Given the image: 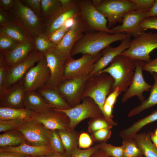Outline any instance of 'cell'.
I'll use <instances>...</instances> for the list:
<instances>
[{
  "label": "cell",
  "instance_id": "6da1fadb",
  "mask_svg": "<svg viewBox=\"0 0 157 157\" xmlns=\"http://www.w3.org/2000/svg\"><path fill=\"white\" fill-rule=\"evenodd\" d=\"M132 36L126 33L110 34L100 31H88L82 35L73 46L71 56L79 53L93 55L116 41H122Z\"/></svg>",
  "mask_w": 157,
  "mask_h": 157
},
{
  "label": "cell",
  "instance_id": "7a4b0ae2",
  "mask_svg": "<svg viewBox=\"0 0 157 157\" xmlns=\"http://www.w3.org/2000/svg\"><path fill=\"white\" fill-rule=\"evenodd\" d=\"M135 68V60L120 54L113 60L108 67L99 73H106L110 75L114 80L110 93L118 88L120 94L125 92L131 85Z\"/></svg>",
  "mask_w": 157,
  "mask_h": 157
},
{
  "label": "cell",
  "instance_id": "3957f363",
  "mask_svg": "<svg viewBox=\"0 0 157 157\" xmlns=\"http://www.w3.org/2000/svg\"><path fill=\"white\" fill-rule=\"evenodd\" d=\"M8 13L14 23L19 26L33 41L35 36L43 32V20L21 1L15 0L13 8Z\"/></svg>",
  "mask_w": 157,
  "mask_h": 157
},
{
  "label": "cell",
  "instance_id": "277c9868",
  "mask_svg": "<svg viewBox=\"0 0 157 157\" xmlns=\"http://www.w3.org/2000/svg\"><path fill=\"white\" fill-rule=\"evenodd\" d=\"M114 82L113 78L106 73H97L87 79L82 97H90L99 106L103 114V106Z\"/></svg>",
  "mask_w": 157,
  "mask_h": 157
},
{
  "label": "cell",
  "instance_id": "5b68a950",
  "mask_svg": "<svg viewBox=\"0 0 157 157\" xmlns=\"http://www.w3.org/2000/svg\"><path fill=\"white\" fill-rule=\"evenodd\" d=\"M93 5L107 19L109 29L118 23H122L125 14L137 10L135 4L131 0H94Z\"/></svg>",
  "mask_w": 157,
  "mask_h": 157
},
{
  "label": "cell",
  "instance_id": "8992f818",
  "mask_svg": "<svg viewBox=\"0 0 157 157\" xmlns=\"http://www.w3.org/2000/svg\"><path fill=\"white\" fill-rule=\"evenodd\" d=\"M157 49V32L142 31L131 40L128 49L120 54L134 60L149 63L150 53Z\"/></svg>",
  "mask_w": 157,
  "mask_h": 157
},
{
  "label": "cell",
  "instance_id": "52a82bcc",
  "mask_svg": "<svg viewBox=\"0 0 157 157\" xmlns=\"http://www.w3.org/2000/svg\"><path fill=\"white\" fill-rule=\"evenodd\" d=\"M82 100V103L68 109H54L64 113L69 117V128L71 130H74L78 123L86 119L104 117L101 110L92 99L87 97Z\"/></svg>",
  "mask_w": 157,
  "mask_h": 157
},
{
  "label": "cell",
  "instance_id": "ba28073f",
  "mask_svg": "<svg viewBox=\"0 0 157 157\" xmlns=\"http://www.w3.org/2000/svg\"><path fill=\"white\" fill-rule=\"evenodd\" d=\"M50 72V77L42 89H57L64 80V68L68 58L56 49L55 47L43 53Z\"/></svg>",
  "mask_w": 157,
  "mask_h": 157
},
{
  "label": "cell",
  "instance_id": "9c48e42d",
  "mask_svg": "<svg viewBox=\"0 0 157 157\" xmlns=\"http://www.w3.org/2000/svg\"><path fill=\"white\" fill-rule=\"evenodd\" d=\"M80 16L86 24L88 31H100L113 34L107 25L108 20L94 6L92 0H78Z\"/></svg>",
  "mask_w": 157,
  "mask_h": 157
},
{
  "label": "cell",
  "instance_id": "30bf717a",
  "mask_svg": "<svg viewBox=\"0 0 157 157\" xmlns=\"http://www.w3.org/2000/svg\"><path fill=\"white\" fill-rule=\"evenodd\" d=\"M102 56L101 52L96 55L83 54L81 57L74 59L68 58L65 63L64 79L79 77L90 74L94 64Z\"/></svg>",
  "mask_w": 157,
  "mask_h": 157
},
{
  "label": "cell",
  "instance_id": "8fae6325",
  "mask_svg": "<svg viewBox=\"0 0 157 157\" xmlns=\"http://www.w3.org/2000/svg\"><path fill=\"white\" fill-rule=\"evenodd\" d=\"M49 69L43 55L37 65L31 68L23 77L26 92L37 91L41 89L49 81Z\"/></svg>",
  "mask_w": 157,
  "mask_h": 157
},
{
  "label": "cell",
  "instance_id": "7c38bea8",
  "mask_svg": "<svg viewBox=\"0 0 157 157\" xmlns=\"http://www.w3.org/2000/svg\"><path fill=\"white\" fill-rule=\"evenodd\" d=\"M89 76L88 74L65 79L58 86L57 89L71 108L80 103L85 85Z\"/></svg>",
  "mask_w": 157,
  "mask_h": 157
},
{
  "label": "cell",
  "instance_id": "4fadbf2b",
  "mask_svg": "<svg viewBox=\"0 0 157 157\" xmlns=\"http://www.w3.org/2000/svg\"><path fill=\"white\" fill-rule=\"evenodd\" d=\"M15 129L23 134L26 142L30 145L42 146L49 144V130L33 118L24 121Z\"/></svg>",
  "mask_w": 157,
  "mask_h": 157
},
{
  "label": "cell",
  "instance_id": "5bb4252c",
  "mask_svg": "<svg viewBox=\"0 0 157 157\" xmlns=\"http://www.w3.org/2000/svg\"><path fill=\"white\" fill-rule=\"evenodd\" d=\"M43 55V53L34 50L23 61L10 67L3 84L2 91L0 94L22 79L35 63L40 60Z\"/></svg>",
  "mask_w": 157,
  "mask_h": 157
},
{
  "label": "cell",
  "instance_id": "9a60e30c",
  "mask_svg": "<svg viewBox=\"0 0 157 157\" xmlns=\"http://www.w3.org/2000/svg\"><path fill=\"white\" fill-rule=\"evenodd\" d=\"M78 0H73L66 7H62L44 23L43 32L47 35L55 31L62 26L68 19L80 15Z\"/></svg>",
  "mask_w": 157,
  "mask_h": 157
},
{
  "label": "cell",
  "instance_id": "2e32d148",
  "mask_svg": "<svg viewBox=\"0 0 157 157\" xmlns=\"http://www.w3.org/2000/svg\"><path fill=\"white\" fill-rule=\"evenodd\" d=\"M88 31L86 25L82 18L80 15L76 17L74 24L56 48L67 57L72 56L71 52L73 46Z\"/></svg>",
  "mask_w": 157,
  "mask_h": 157
},
{
  "label": "cell",
  "instance_id": "e0dca14e",
  "mask_svg": "<svg viewBox=\"0 0 157 157\" xmlns=\"http://www.w3.org/2000/svg\"><path fill=\"white\" fill-rule=\"evenodd\" d=\"M135 61L136 68L134 76L131 85L122 96V101L123 103L134 96H137L141 102H143L145 100L143 92L150 90L152 86L145 81L143 77V68L146 62L138 60Z\"/></svg>",
  "mask_w": 157,
  "mask_h": 157
},
{
  "label": "cell",
  "instance_id": "ac0fdd59",
  "mask_svg": "<svg viewBox=\"0 0 157 157\" xmlns=\"http://www.w3.org/2000/svg\"><path fill=\"white\" fill-rule=\"evenodd\" d=\"M149 11L137 10L131 11L123 17L121 24L113 27L110 29L113 34L126 33L134 37L143 31L139 24L144 18Z\"/></svg>",
  "mask_w": 157,
  "mask_h": 157
},
{
  "label": "cell",
  "instance_id": "d6986e66",
  "mask_svg": "<svg viewBox=\"0 0 157 157\" xmlns=\"http://www.w3.org/2000/svg\"><path fill=\"white\" fill-rule=\"evenodd\" d=\"M32 118L48 130H70L69 117L64 113L54 109L41 113H35Z\"/></svg>",
  "mask_w": 157,
  "mask_h": 157
},
{
  "label": "cell",
  "instance_id": "ffe728a7",
  "mask_svg": "<svg viewBox=\"0 0 157 157\" xmlns=\"http://www.w3.org/2000/svg\"><path fill=\"white\" fill-rule=\"evenodd\" d=\"M25 92L23 78L0 94V107L24 108Z\"/></svg>",
  "mask_w": 157,
  "mask_h": 157
},
{
  "label": "cell",
  "instance_id": "44dd1931",
  "mask_svg": "<svg viewBox=\"0 0 157 157\" xmlns=\"http://www.w3.org/2000/svg\"><path fill=\"white\" fill-rule=\"evenodd\" d=\"M0 151L8 152L27 157H38L58 154L52 149L49 144L35 146L30 145L26 142L16 146L0 148Z\"/></svg>",
  "mask_w": 157,
  "mask_h": 157
},
{
  "label": "cell",
  "instance_id": "7402d4cb",
  "mask_svg": "<svg viewBox=\"0 0 157 157\" xmlns=\"http://www.w3.org/2000/svg\"><path fill=\"white\" fill-rule=\"evenodd\" d=\"M130 38L128 37L122 40L117 47H113L109 45L102 50V56L94 64L90 76L97 73L106 68L117 56L128 49L131 40Z\"/></svg>",
  "mask_w": 157,
  "mask_h": 157
},
{
  "label": "cell",
  "instance_id": "603a6c76",
  "mask_svg": "<svg viewBox=\"0 0 157 157\" xmlns=\"http://www.w3.org/2000/svg\"><path fill=\"white\" fill-rule=\"evenodd\" d=\"M32 42H21L10 51L3 53L6 62L9 67L23 61L32 51L35 50Z\"/></svg>",
  "mask_w": 157,
  "mask_h": 157
},
{
  "label": "cell",
  "instance_id": "cb8c5ba5",
  "mask_svg": "<svg viewBox=\"0 0 157 157\" xmlns=\"http://www.w3.org/2000/svg\"><path fill=\"white\" fill-rule=\"evenodd\" d=\"M37 91L52 109L63 110L71 108L57 89L41 88Z\"/></svg>",
  "mask_w": 157,
  "mask_h": 157
},
{
  "label": "cell",
  "instance_id": "d4e9b609",
  "mask_svg": "<svg viewBox=\"0 0 157 157\" xmlns=\"http://www.w3.org/2000/svg\"><path fill=\"white\" fill-rule=\"evenodd\" d=\"M24 104L25 108L36 113L44 112L52 109L37 91L25 92Z\"/></svg>",
  "mask_w": 157,
  "mask_h": 157
},
{
  "label": "cell",
  "instance_id": "484cf974",
  "mask_svg": "<svg viewBox=\"0 0 157 157\" xmlns=\"http://www.w3.org/2000/svg\"><path fill=\"white\" fill-rule=\"evenodd\" d=\"M157 120V109L149 115L135 122L130 126L122 130L119 135L123 140L133 139L144 126Z\"/></svg>",
  "mask_w": 157,
  "mask_h": 157
},
{
  "label": "cell",
  "instance_id": "4316f807",
  "mask_svg": "<svg viewBox=\"0 0 157 157\" xmlns=\"http://www.w3.org/2000/svg\"><path fill=\"white\" fill-rule=\"evenodd\" d=\"M35 113L25 108L0 107V120L17 119L25 121L32 119Z\"/></svg>",
  "mask_w": 157,
  "mask_h": 157
},
{
  "label": "cell",
  "instance_id": "83f0119b",
  "mask_svg": "<svg viewBox=\"0 0 157 157\" xmlns=\"http://www.w3.org/2000/svg\"><path fill=\"white\" fill-rule=\"evenodd\" d=\"M64 147L65 155L72 156L78 144L79 135L77 131L67 130H56Z\"/></svg>",
  "mask_w": 157,
  "mask_h": 157
},
{
  "label": "cell",
  "instance_id": "f1b7e54d",
  "mask_svg": "<svg viewBox=\"0 0 157 157\" xmlns=\"http://www.w3.org/2000/svg\"><path fill=\"white\" fill-rule=\"evenodd\" d=\"M0 36L9 37L20 43L33 41L19 26L14 23L0 25Z\"/></svg>",
  "mask_w": 157,
  "mask_h": 157
},
{
  "label": "cell",
  "instance_id": "f546056e",
  "mask_svg": "<svg viewBox=\"0 0 157 157\" xmlns=\"http://www.w3.org/2000/svg\"><path fill=\"white\" fill-rule=\"evenodd\" d=\"M151 74L154 81L150 89L149 97L140 105L131 110L128 114L129 117L137 115L144 110L157 105V73H153Z\"/></svg>",
  "mask_w": 157,
  "mask_h": 157
},
{
  "label": "cell",
  "instance_id": "4dcf8cb0",
  "mask_svg": "<svg viewBox=\"0 0 157 157\" xmlns=\"http://www.w3.org/2000/svg\"><path fill=\"white\" fill-rule=\"evenodd\" d=\"M133 139L140 147L145 157H157V148L151 141L149 132L137 133Z\"/></svg>",
  "mask_w": 157,
  "mask_h": 157
},
{
  "label": "cell",
  "instance_id": "1f68e13d",
  "mask_svg": "<svg viewBox=\"0 0 157 157\" xmlns=\"http://www.w3.org/2000/svg\"><path fill=\"white\" fill-rule=\"evenodd\" d=\"M25 142H26L23 134L15 129L4 132L0 135V148L16 146Z\"/></svg>",
  "mask_w": 157,
  "mask_h": 157
},
{
  "label": "cell",
  "instance_id": "d6a6232c",
  "mask_svg": "<svg viewBox=\"0 0 157 157\" xmlns=\"http://www.w3.org/2000/svg\"><path fill=\"white\" fill-rule=\"evenodd\" d=\"M124 157H138L143 155L141 149L135 140L123 139Z\"/></svg>",
  "mask_w": 157,
  "mask_h": 157
},
{
  "label": "cell",
  "instance_id": "836d02e7",
  "mask_svg": "<svg viewBox=\"0 0 157 157\" xmlns=\"http://www.w3.org/2000/svg\"><path fill=\"white\" fill-rule=\"evenodd\" d=\"M59 0H41V16L49 18L61 7Z\"/></svg>",
  "mask_w": 157,
  "mask_h": 157
},
{
  "label": "cell",
  "instance_id": "e575fe53",
  "mask_svg": "<svg viewBox=\"0 0 157 157\" xmlns=\"http://www.w3.org/2000/svg\"><path fill=\"white\" fill-rule=\"evenodd\" d=\"M34 39L35 50L42 53L56 46L49 40L44 32L36 35Z\"/></svg>",
  "mask_w": 157,
  "mask_h": 157
},
{
  "label": "cell",
  "instance_id": "d590c367",
  "mask_svg": "<svg viewBox=\"0 0 157 157\" xmlns=\"http://www.w3.org/2000/svg\"><path fill=\"white\" fill-rule=\"evenodd\" d=\"M49 145L56 153L65 155V150L62 142L56 130H50L49 131Z\"/></svg>",
  "mask_w": 157,
  "mask_h": 157
},
{
  "label": "cell",
  "instance_id": "8d00e7d4",
  "mask_svg": "<svg viewBox=\"0 0 157 157\" xmlns=\"http://www.w3.org/2000/svg\"><path fill=\"white\" fill-rule=\"evenodd\" d=\"M114 126L104 117L91 118L88 122V131L91 133L102 129H111Z\"/></svg>",
  "mask_w": 157,
  "mask_h": 157
},
{
  "label": "cell",
  "instance_id": "74e56055",
  "mask_svg": "<svg viewBox=\"0 0 157 157\" xmlns=\"http://www.w3.org/2000/svg\"><path fill=\"white\" fill-rule=\"evenodd\" d=\"M99 145L101 149L112 157H124L122 145L117 147L106 143H99Z\"/></svg>",
  "mask_w": 157,
  "mask_h": 157
},
{
  "label": "cell",
  "instance_id": "f35d334b",
  "mask_svg": "<svg viewBox=\"0 0 157 157\" xmlns=\"http://www.w3.org/2000/svg\"><path fill=\"white\" fill-rule=\"evenodd\" d=\"M20 43L9 37L0 36V49L1 52L6 53L12 51Z\"/></svg>",
  "mask_w": 157,
  "mask_h": 157
},
{
  "label": "cell",
  "instance_id": "ab89813d",
  "mask_svg": "<svg viewBox=\"0 0 157 157\" xmlns=\"http://www.w3.org/2000/svg\"><path fill=\"white\" fill-rule=\"evenodd\" d=\"M110 129H102L91 133L92 138L94 141L99 143H106L110 138L111 134Z\"/></svg>",
  "mask_w": 157,
  "mask_h": 157
},
{
  "label": "cell",
  "instance_id": "60d3db41",
  "mask_svg": "<svg viewBox=\"0 0 157 157\" xmlns=\"http://www.w3.org/2000/svg\"><path fill=\"white\" fill-rule=\"evenodd\" d=\"M69 29L63 26L47 36L49 40L57 45L62 40Z\"/></svg>",
  "mask_w": 157,
  "mask_h": 157
},
{
  "label": "cell",
  "instance_id": "b9f144b4",
  "mask_svg": "<svg viewBox=\"0 0 157 157\" xmlns=\"http://www.w3.org/2000/svg\"><path fill=\"white\" fill-rule=\"evenodd\" d=\"M9 67L6 62L4 53L1 52L0 56V93L2 91L3 84Z\"/></svg>",
  "mask_w": 157,
  "mask_h": 157
},
{
  "label": "cell",
  "instance_id": "7bdbcfd3",
  "mask_svg": "<svg viewBox=\"0 0 157 157\" xmlns=\"http://www.w3.org/2000/svg\"><path fill=\"white\" fill-rule=\"evenodd\" d=\"M24 121L17 119L0 120V132H4L15 129L20 126Z\"/></svg>",
  "mask_w": 157,
  "mask_h": 157
},
{
  "label": "cell",
  "instance_id": "ee69618b",
  "mask_svg": "<svg viewBox=\"0 0 157 157\" xmlns=\"http://www.w3.org/2000/svg\"><path fill=\"white\" fill-rule=\"evenodd\" d=\"M139 26L144 31L148 29L157 30V16L144 18L141 22Z\"/></svg>",
  "mask_w": 157,
  "mask_h": 157
},
{
  "label": "cell",
  "instance_id": "f6af8a7d",
  "mask_svg": "<svg viewBox=\"0 0 157 157\" xmlns=\"http://www.w3.org/2000/svg\"><path fill=\"white\" fill-rule=\"evenodd\" d=\"M99 144L85 149L76 148L72 154L71 157H89L96 150L99 149Z\"/></svg>",
  "mask_w": 157,
  "mask_h": 157
},
{
  "label": "cell",
  "instance_id": "bcb514c9",
  "mask_svg": "<svg viewBox=\"0 0 157 157\" xmlns=\"http://www.w3.org/2000/svg\"><path fill=\"white\" fill-rule=\"evenodd\" d=\"M21 1L31 9L38 16L41 18V0H25Z\"/></svg>",
  "mask_w": 157,
  "mask_h": 157
},
{
  "label": "cell",
  "instance_id": "7dc6e473",
  "mask_svg": "<svg viewBox=\"0 0 157 157\" xmlns=\"http://www.w3.org/2000/svg\"><path fill=\"white\" fill-rule=\"evenodd\" d=\"M92 143V139L88 133L83 132L79 135L78 144L79 148H89Z\"/></svg>",
  "mask_w": 157,
  "mask_h": 157
},
{
  "label": "cell",
  "instance_id": "c3c4849f",
  "mask_svg": "<svg viewBox=\"0 0 157 157\" xmlns=\"http://www.w3.org/2000/svg\"><path fill=\"white\" fill-rule=\"evenodd\" d=\"M131 0L135 4L137 10L148 11L151 8L155 1V0Z\"/></svg>",
  "mask_w": 157,
  "mask_h": 157
},
{
  "label": "cell",
  "instance_id": "681fc988",
  "mask_svg": "<svg viewBox=\"0 0 157 157\" xmlns=\"http://www.w3.org/2000/svg\"><path fill=\"white\" fill-rule=\"evenodd\" d=\"M119 94V88H117L108 95L106 99L105 103L113 108L117 98Z\"/></svg>",
  "mask_w": 157,
  "mask_h": 157
},
{
  "label": "cell",
  "instance_id": "f907efd6",
  "mask_svg": "<svg viewBox=\"0 0 157 157\" xmlns=\"http://www.w3.org/2000/svg\"><path fill=\"white\" fill-rule=\"evenodd\" d=\"M14 23L9 13L2 8H0V24L3 25Z\"/></svg>",
  "mask_w": 157,
  "mask_h": 157
},
{
  "label": "cell",
  "instance_id": "816d5d0a",
  "mask_svg": "<svg viewBox=\"0 0 157 157\" xmlns=\"http://www.w3.org/2000/svg\"><path fill=\"white\" fill-rule=\"evenodd\" d=\"M143 70L149 72L151 74L153 73H157V57L149 63H146Z\"/></svg>",
  "mask_w": 157,
  "mask_h": 157
},
{
  "label": "cell",
  "instance_id": "f5cc1de1",
  "mask_svg": "<svg viewBox=\"0 0 157 157\" xmlns=\"http://www.w3.org/2000/svg\"><path fill=\"white\" fill-rule=\"evenodd\" d=\"M15 3L14 0H0V8L6 12H9L13 8Z\"/></svg>",
  "mask_w": 157,
  "mask_h": 157
},
{
  "label": "cell",
  "instance_id": "db71d44e",
  "mask_svg": "<svg viewBox=\"0 0 157 157\" xmlns=\"http://www.w3.org/2000/svg\"><path fill=\"white\" fill-rule=\"evenodd\" d=\"M89 157H112L100 148L96 150Z\"/></svg>",
  "mask_w": 157,
  "mask_h": 157
},
{
  "label": "cell",
  "instance_id": "11a10c76",
  "mask_svg": "<svg viewBox=\"0 0 157 157\" xmlns=\"http://www.w3.org/2000/svg\"><path fill=\"white\" fill-rule=\"evenodd\" d=\"M155 16H157V0H155L153 6L147 13L146 17Z\"/></svg>",
  "mask_w": 157,
  "mask_h": 157
},
{
  "label": "cell",
  "instance_id": "9f6ffc18",
  "mask_svg": "<svg viewBox=\"0 0 157 157\" xmlns=\"http://www.w3.org/2000/svg\"><path fill=\"white\" fill-rule=\"evenodd\" d=\"M75 17H71L67 19L64 23L63 26L69 29L74 24L75 22Z\"/></svg>",
  "mask_w": 157,
  "mask_h": 157
},
{
  "label": "cell",
  "instance_id": "6f0895ef",
  "mask_svg": "<svg viewBox=\"0 0 157 157\" xmlns=\"http://www.w3.org/2000/svg\"><path fill=\"white\" fill-rule=\"evenodd\" d=\"M0 157H27L6 151H0Z\"/></svg>",
  "mask_w": 157,
  "mask_h": 157
},
{
  "label": "cell",
  "instance_id": "680465c9",
  "mask_svg": "<svg viewBox=\"0 0 157 157\" xmlns=\"http://www.w3.org/2000/svg\"><path fill=\"white\" fill-rule=\"evenodd\" d=\"M149 132L151 141L154 145L157 148V136L155 135L153 132Z\"/></svg>",
  "mask_w": 157,
  "mask_h": 157
},
{
  "label": "cell",
  "instance_id": "91938a15",
  "mask_svg": "<svg viewBox=\"0 0 157 157\" xmlns=\"http://www.w3.org/2000/svg\"><path fill=\"white\" fill-rule=\"evenodd\" d=\"M62 7H66L70 5L73 0H59Z\"/></svg>",
  "mask_w": 157,
  "mask_h": 157
},
{
  "label": "cell",
  "instance_id": "94428289",
  "mask_svg": "<svg viewBox=\"0 0 157 157\" xmlns=\"http://www.w3.org/2000/svg\"><path fill=\"white\" fill-rule=\"evenodd\" d=\"M38 157H71V156H68L65 155H62L60 154H57L51 155L43 156Z\"/></svg>",
  "mask_w": 157,
  "mask_h": 157
},
{
  "label": "cell",
  "instance_id": "6125c7cd",
  "mask_svg": "<svg viewBox=\"0 0 157 157\" xmlns=\"http://www.w3.org/2000/svg\"><path fill=\"white\" fill-rule=\"evenodd\" d=\"M153 133L155 135L157 136V128L155 129Z\"/></svg>",
  "mask_w": 157,
  "mask_h": 157
},
{
  "label": "cell",
  "instance_id": "be15d7a7",
  "mask_svg": "<svg viewBox=\"0 0 157 157\" xmlns=\"http://www.w3.org/2000/svg\"><path fill=\"white\" fill-rule=\"evenodd\" d=\"M138 157H144L143 155H141Z\"/></svg>",
  "mask_w": 157,
  "mask_h": 157
}]
</instances>
